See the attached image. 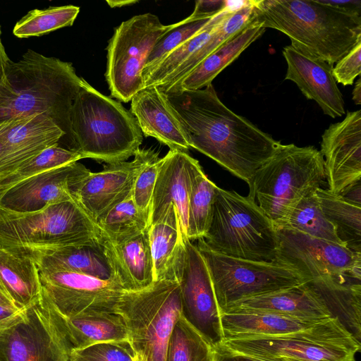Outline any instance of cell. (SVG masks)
Segmentation results:
<instances>
[{"mask_svg":"<svg viewBox=\"0 0 361 361\" xmlns=\"http://www.w3.org/2000/svg\"><path fill=\"white\" fill-rule=\"evenodd\" d=\"M55 312L70 351L97 343L128 341L127 329L116 313L88 312L66 317Z\"/></svg>","mask_w":361,"mask_h":361,"instance_id":"f1b7e54d","label":"cell"},{"mask_svg":"<svg viewBox=\"0 0 361 361\" xmlns=\"http://www.w3.org/2000/svg\"><path fill=\"white\" fill-rule=\"evenodd\" d=\"M111 7H121L128 4L137 3V1H106Z\"/></svg>","mask_w":361,"mask_h":361,"instance_id":"db71d44e","label":"cell"},{"mask_svg":"<svg viewBox=\"0 0 361 361\" xmlns=\"http://www.w3.org/2000/svg\"><path fill=\"white\" fill-rule=\"evenodd\" d=\"M252 20L287 35L295 50L332 66L361 41V16L323 0H255Z\"/></svg>","mask_w":361,"mask_h":361,"instance_id":"3957f363","label":"cell"},{"mask_svg":"<svg viewBox=\"0 0 361 361\" xmlns=\"http://www.w3.org/2000/svg\"><path fill=\"white\" fill-rule=\"evenodd\" d=\"M243 4V1H228V6L222 13L212 18L200 32L173 50L151 70L144 78V87L160 86L208 40L228 13L240 8Z\"/></svg>","mask_w":361,"mask_h":361,"instance_id":"836d02e7","label":"cell"},{"mask_svg":"<svg viewBox=\"0 0 361 361\" xmlns=\"http://www.w3.org/2000/svg\"><path fill=\"white\" fill-rule=\"evenodd\" d=\"M143 135L152 137L171 150L188 152L189 138L169 104L166 94L157 86L144 87L130 100V111Z\"/></svg>","mask_w":361,"mask_h":361,"instance_id":"603a6c76","label":"cell"},{"mask_svg":"<svg viewBox=\"0 0 361 361\" xmlns=\"http://www.w3.org/2000/svg\"><path fill=\"white\" fill-rule=\"evenodd\" d=\"M84 80L72 63L28 49L19 61L7 64L0 86V123L45 114L65 133L67 149L74 150L71 110Z\"/></svg>","mask_w":361,"mask_h":361,"instance_id":"7a4b0ae2","label":"cell"},{"mask_svg":"<svg viewBox=\"0 0 361 361\" xmlns=\"http://www.w3.org/2000/svg\"><path fill=\"white\" fill-rule=\"evenodd\" d=\"M73 149L106 164L125 161L140 149L143 134L121 103L84 80L71 110Z\"/></svg>","mask_w":361,"mask_h":361,"instance_id":"277c9868","label":"cell"},{"mask_svg":"<svg viewBox=\"0 0 361 361\" xmlns=\"http://www.w3.org/2000/svg\"><path fill=\"white\" fill-rule=\"evenodd\" d=\"M228 6V1H195L193 12L190 15L193 18H212L222 13Z\"/></svg>","mask_w":361,"mask_h":361,"instance_id":"f6af8a7d","label":"cell"},{"mask_svg":"<svg viewBox=\"0 0 361 361\" xmlns=\"http://www.w3.org/2000/svg\"><path fill=\"white\" fill-rule=\"evenodd\" d=\"M198 164V161L188 152L178 150L170 149L162 157L152 199L149 226L159 221L173 205L177 209L182 231L186 237L189 198Z\"/></svg>","mask_w":361,"mask_h":361,"instance_id":"ffe728a7","label":"cell"},{"mask_svg":"<svg viewBox=\"0 0 361 361\" xmlns=\"http://www.w3.org/2000/svg\"><path fill=\"white\" fill-rule=\"evenodd\" d=\"M181 312L179 283L165 279L140 290H126L116 313L123 319L135 353L147 361H165L168 342Z\"/></svg>","mask_w":361,"mask_h":361,"instance_id":"ba28073f","label":"cell"},{"mask_svg":"<svg viewBox=\"0 0 361 361\" xmlns=\"http://www.w3.org/2000/svg\"><path fill=\"white\" fill-rule=\"evenodd\" d=\"M90 172L75 161L31 176L0 189V207L16 213H30L75 200L77 189Z\"/></svg>","mask_w":361,"mask_h":361,"instance_id":"2e32d148","label":"cell"},{"mask_svg":"<svg viewBox=\"0 0 361 361\" xmlns=\"http://www.w3.org/2000/svg\"><path fill=\"white\" fill-rule=\"evenodd\" d=\"M287 63L285 80L295 82L308 99L316 102L331 118L345 114L344 100L333 75V66L305 56L290 45L283 49Z\"/></svg>","mask_w":361,"mask_h":361,"instance_id":"44dd1931","label":"cell"},{"mask_svg":"<svg viewBox=\"0 0 361 361\" xmlns=\"http://www.w3.org/2000/svg\"><path fill=\"white\" fill-rule=\"evenodd\" d=\"M265 30L252 20L245 27L201 61L168 92L196 90L212 84L213 80L259 38Z\"/></svg>","mask_w":361,"mask_h":361,"instance_id":"f546056e","label":"cell"},{"mask_svg":"<svg viewBox=\"0 0 361 361\" xmlns=\"http://www.w3.org/2000/svg\"><path fill=\"white\" fill-rule=\"evenodd\" d=\"M25 309L0 305V334L9 328L24 316Z\"/></svg>","mask_w":361,"mask_h":361,"instance_id":"bcb514c9","label":"cell"},{"mask_svg":"<svg viewBox=\"0 0 361 361\" xmlns=\"http://www.w3.org/2000/svg\"><path fill=\"white\" fill-rule=\"evenodd\" d=\"M255 0L228 13L208 40L158 87L167 93L209 54L245 27L252 20Z\"/></svg>","mask_w":361,"mask_h":361,"instance_id":"1f68e13d","label":"cell"},{"mask_svg":"<svg viewBox=\"0 0 361 361\" xmlns=\"http://www.w3.org/2000/svg\"><path fill=\"white\" fill-rule=\"evenodd\" d=\"M155 281L176 280L185 253L183 233L176 208L170 205L148 229Z\"/></svg>","mask_w":361,"mask_h":361,"instance_id":"4316f807","label":"cell"},{"mask_svg":"<svg viewBox=\"0 0 361 361\" xmlns=\"http://www.w3.org/2000/svg\"><path fill=\"white\" fill-rule=\"evenodd\" d=\"M349 200L361 204V181L347 188L343 192L339 194Z\"/></svg>","mask_w":361,"mask_h":361,"instance_id":"681fc988","label":"cell"},{"mask_svg":"<svg viewBox=\"0 0 361 361\" xmlns=\"http://www.w3.org/2000/svg\"><path fill=\"white\" fill-rule=\"evenodd\" d=\"M0 305L16 307L11 299L0 286Z\"/></svg>","mask_w":361,"mask_h":361,"instance_id":"f5cc1de1","label":"cell"},{"mask_svg":"<svg viewBox=\"0 0 361 361\" xmlns=\"http://www.w3.org/2000/svg\"><path fill=\"white\" fill-rule=\"evenodd\" d=\"M195 245L209 270L221 314L240 301L307 281L297 271L274 262L252 261L216 252L203 238L197 240Z\"/></svg>","mask_w":361,"mask_h":361,"instance_id":"9c48e42d","label":"cell"},{"mask_svg":"<svg viewBox=\"0 0 361 361\" xmlns=\"http://www.w3.org/2000/svg\"><path fill=\"white\" fill-rule=\"evenodd\" d=\"M203 239L216 252L252 261L274 262L277 249L276 228L257 202L218 186Z\"/></svg>","mask_w":361,"mask_h":361,"instance_id":"52a82bcc","label":"cell"},{"mask_svg":"<svg viewBox=\"0 0 361 361\" xmlns=\"http://www.w3.org/2000/svg\"><path fill=\"white\" fill-rule=\"evenodd\" d=\"M235 311L270 312L308 319L334 317L323 300L305 282L240 301L222 313Z\"/></svg>","mask_w":361,"mask_h":361,"instance_id":"484cf974","label":"cell"},{"mask_svg":"<svg viewBox=\"0 0 361 361\" xmlns=\"http://www.w3.org/2000/svg\"><path fill=\"white\" fill-rule=\"evenodd\" d=\"M0 138L4 150L0 156V178L44 149L61 141L65 133L47 114L36 113L14 117L0 123Z\"/></svg>","mask_w":361,"mask_h":361,"instance_id":"d6986e66","label":"cell"},{"mask_svg":"<svg viewBox=\"0 0 361 361\" xmlns=\"http://www.w3.org/2000/svg\"><path fill=\"white\" fill-rule=\"evenodd\" d=\"M1 26H0V43L1 42Z\"/></svg>","mask_w":361,"mask_h":361,"instance_id":"6f0895ef","label":"cell"},{"mask_svg":"<svg viewBox=\"0 0 361 361\" xmlns=\"http://www.w3.org/2000/svg\"><path fill=\"white\" fill-rule=\"evenodd\" d=\"M221 323L224 340L289 336L341 324L336 317L308 319L270 312L247 311L222 313Z\"/></svg>","mask_w":361,"mask_h":361,"instance_id":"7402d4cb","label":"cell"},{"mask_svg":"<svg viewBox=\"0 0 361 361\" xmlns=\"http://www.w3.org/2000/svg\"><path fill=\"white\" fill-rule=\"evenodd\" d=\"M102 237L112 242H120L149 228L148 220L135 204L132 193L116 204L95 221Z\"/></svg>","mask_w":361,"mask_h":361,"instance_id":"e575fe53","label":"cell"},{"mask_svg":"<svg viewBox=\"0 0 361 361\" xmlns=\"http://www.w3.org/2000/svg\"><path fill=\"white\" fill-rule=\"evenodd\" d=\"M0 286L16 307L25 309L42 295L39 270L30 257L0 249Z\"/></svg>","mask_w":361,"mask_h":361,"instance_id":"4dcf8cb0","label":"cell"},{"mask_svg":"<svg viewBox=\"0 0 361 361\" xmlns=\"http://www.w3.org/2000/svg\"><path fill=\"white\" fill-rule=\"evenodd\" d=\"M214 349L273 361H355L360 342L338 324L289 336L225 339Z\"/></svg>","mask_w":361,"mask_h":361,"instance_id":"30bf717a","label":"cell"},{"mask_svg":"<svg viewBox=\"0 0 361 361\" xmlns=\"http://www.w3.org/2000/svg\"><path fill=\"white\" fill-rule=\"evenodd\" d=\"M216 185L197 166L188 204L186 238L190 241L203 238L210 225Z\"/></svg>","mask_w":361,"mask_h":361,"instance_id":"8d00e7d4","label":"cell"},{"mask_svg":"<svg viewBox=\"0 0 361 361\" xmlns=\"http://www.w3.org/2000/svg\"><path fill=\"white\" fill-rule=\"evenodd\" d=\"M3 150H4V145H3L1 139L0 138V156L1 155V154L3 152Z\"/></svg>","mask_w":361,"mask_h":361,"instance_id":"9f6ffc18","label":"cell"},{"mask_svg":"<svg viewBox=\"0 0 361 361\" xmlns=\"http://www.w3.org/2000/svg\"><path fill=\"white\" fill-rule=\"evenodd\" d=\"M171 27L147 13L123 21L109 40L105 78L111 95L130 102L144 88L143 70L158 39Z\"/></svg>","mask_w":361,"mask_h":361,"instance_id":"8fae6325","label":"cell"},{"mask_svg":"<svg viewBox=\"0 0 361 361\" xmlns=\"http://www.w3.org/2000/svg\"><path fill=\"white\" fill-rule=\"evenodd\" d=\"M10 61L9 58L7 56L6 50L2 44L0 43V86L6 80V67L8 61Z\"/></svg>","mask_w":361,"mask_h":361,"instance_id":"f907efd6","label":"cell"},{"mask_svg":"<svg viewBox=\"0 0 361 361\" xmlns=\"http://www.w3.org/2000/svg\"><path fill=\"white\" fill-rule=\"evenodd\" d=\"M133 361H147L145 357L140 353H135Z\"/></svg>","mask_w":361,"mask_h":361,"instance_id":"11a10c76","label":"cell"},{"mask_svg":"<svg viewBox=\"0 0 361 361\" xmlns=\"http://www.w3.org/2000/svg\"><path fill=\"white\" fill-rule=\"evenodd\" d=\"M316 195L325 217L343 245L355 253H361V204L328 189L319 188Z\"/></svg>","mask_w":361,"mask_h":361,"instance_id":"d6a6232c","label":"cell"},{"mask_svg":"<svg viewBox=\"0 0 361 361\" xmlns=\"http://www.w3.org/2000/svg\"><path fill=\"white\" fill-rule=\"evenodd\" d=\"M153 149H139L130 161L107 164L90 172L81 182L75 198L94 221L132 193L134 182Z\"/></svg>","mask_w":361,"mask_h":361,"instance_id":"ac0fdd59","label":"cell"},{"mask_svg":"<svg viewBox=\"0 0 361 361\" xmlns=\"http://www.w3.org/2000/svg\"><path fill=\"white\" fill-rule=\"evenodd\" d=\"M100 236L95 221L76 200L30 213L0 207V249L15 253L44 251L91 243Z\"/></svg>","mask_w":361,"mask_h":361,"instance_id":"8992f818","label":"cell"},{"mask_svg":"<svg viewBox=\"0 0 361 361\" xmlns=\"http://www.w3.org/2000/svg\"><path fill=\"white\" fill-rule=\"evenodd\" d=\"M81 159H84L83 157L75 150L68 149L59 145H52L19 166L12 173L0 178V189Z\"/></svg>","mask_w":361,"mask_h":361,"instance_id":"ab89813d","label":"cell"},{"mask_svg":"<svg viewBox=\"0 0 361 361\" xmlns=\"http://www.w3.org/2000/svg\"><path fill=\"white\" fill-rule=\"evenodd\" d=\"M274 262L297 271L307 281L321 276L341 277L361 260V253L286 227L276 228Z\"/></svg>","mask_w":361,"mask_h":361,"instance_id":"5bb4252c","label":"cell"},{"mask_svg":"<svg viewBox=\"0 0 361 361\" xmlns=\"http://www.w3.org/2000/svg\"><path fill=\"white\" fill-rule=\"evenodd\" d=\"M361 73V41L333 67V75L336 82L344 86L353 84Z\"/></svg>","mask_w":361,"mask_h":361,"instance_id":"ee69618b","label":"cell"},{"mask_svg":"<svg viewBox=\"0 0 361 361\" xmlns=\"http://www.w3.org/2000/svg\"><path fill=\"white\" fill-rule=\"evenodd\" d=\"M42 293L60 315L116 313L126 290L116 281L65 271H39Z\"/></svg>","mask_w":361,"mask_h":361,"instance_id":"4fadbf2b","label":"cell"},{"mask_svg":"<svg viewBox=\"0 0 361 361\" xmlns=\"http://www.w3.org/2000/svg\"><path fill=\"white\" fill-rule=\"evenodd\" d=\"M353 100L355 104H361V80L357 79L353 91Z\"/></svg>","mask_w":361,"mask_h":361,"instance_id":"816d5d0a","label":"cell"},{"mask_svg":"<svg viewBox=\"0 0 361 361\" xmlns=\"http://www.w3.org/2000/svg\"><path fill=\"white\" fill-rule=\"evenodd\" d=\"M161 163L162 158L159 157L158 153L153 150L136 177L132 190L133 202L148 220L149 224L153 192Z\"/></svg>","mask_w":361,"mask_h":361,"instance_id":"b9f144b4","label":"cell"},{"mask_svg":"<svg viewBox=\"0 0 361 361\" xmlns=\"http://www.w3.org/2000/svg\"><path fill=\"white\" fill-rule=\"evenodd\" d=\"M79 11L80 8L73 5L33 9L16 23L13 33L18 38H27L71 26Z\"/></svg>","mask_w":361,"mask_h":361,"instance_id":"f35d334b","label":"cell"},{"mask_svg":"<svg viewBox=\"0 0 361 361\" xmlns=\"http://www.w3.org/2000/svg\"><path fill=\"white\" fill-rule=\"evenodd\" d=\"M325 302L332 315L360 342V281L348 275L321 276L305 282Z\"/></svg>","mask_w":361,"mask_h":361,"instance_id":"83f0119b","label":"cell"},{"mask_svg":"<svg viewBox=\"0 0 361 361\" xmlns=\"http://www.w3.org/2000/svg\"><path fill=\"white\" fill-rule=\"evenodd\" d=\"M165 94L191 148L247 184L281 144L228 109L219 98L212 84L200 90Z\"/></svg>","mask_w":361,"mask_h":361,"instance_id":"6da1fadb","label":"cell"},{"mask_svg":"<svg viewBox=\"0 0 361 361\" xmlns=\"http://www.w3.org/2000/svg\"><path fill=\"white\" fill-rule=\"evenodd\" d=\"M281 227L343 245L337 237L334 227L325 217L316 192L303 198Z\"/></svg>","mask_w":361,"mask_h":361,"instance_id":"74e56055","label":"cell"},{"mask_svg":"<svg viewBox=\"0 0 361 361\" xmlns=\"http://www.w3.org/2000/svg\"><path fill=\"white\" fill-rule=\"evenodd\" d=\"M214 347L180 314L170 336L165 361H215Z\"/></svg>","mask_w":361,"mask_h":361,"instance_id":"d590c367","label":"cell"},{"mask_svg":"<svg viewBox=\"0 0 361 361\" xmlns=\"http://www.w3.org/2000/svg\"><path fill=\"white\" fill-rule=\"evenodd\" d=\"M335 7L344 9L347 11L356 13L361 16V1L360 0H348V1H334V0H323Z\"/></svg>","mask_w":361,"mask_h":361,"instance_id":"c3c4849f","label":"cell"},{"mask_svg":"<svg viewBox=\"0 0 361 361\" xmlns=\"http://www.w3.org/2000/svg\"><path fill=\"white\" fill-rule=\"evenodd\" d=\"M325 178L324 159L317 149L281 143L249 182L248 195L257 200L276 228L303 198L321 188Z\"/></svg>","mask_w":361,"mask_h":361,"instance_id":"5b68a950","label":"cell"},{"mask_svg":"<svg viewBox=\"0 0 361 361\" xmlns=\"http://www.w3.org/2000/svg\"><path fill=\"white\" fill-rule=\"evenodd\" d=\"M134 355L129 341H109L73 350L69 361H133Z\"/></svg>","mask_w":361,"mask_h":361,"instance_id":"7bdbcfd3","label":"cell"},{"mask_svg":"<svg viewBox=\"0 0 361 361\" xmlns=\"http://www.w3.org/2000/svg\"><path fill=\"white\" fill-rule=\"evenodd\" d=\"M330 191L341 194L361 180V111H348L322 135L321 150Z\"/></svg>","mask_w":361,"mask_h":361,"instance_id":"e0dca14e","label":"cell"},{"mask_svg":"<svg viewBox=\"0 0 361 361\" xmlns=\"http://www.w3.org/2000/svg\"><path fill=\"white\" fill-rule=\"evenodd\" d=\"M212 18H193L189 16L171 25L170 29L158 39L149 55L142 73L143 78L169 53L200 32Z\"/></svg>","mask_w":361,"mask_h":361,"instance_id":"60d3db41","label":"cell"},{"mask_svg":"<svg viewBox=\"0 0 361 361\" xmlns=\"http://www.w3.org/2000/svg\"><path fill=\"white\" fill-rule=\"evenodd\" d=\"M215 361H273L247 355L230 353L215 349Z\"/></svg>","mask_w":361,"mask_h":361,"instance_id":"7dc6e473","label":"cell"},{"mask_svg":"<svg viewBox=\"0 0 361 361\" xmlns=\"http://www.w3.org/2000/svg\"><path fill=\"white\" fill-rule=\"evenodd\" d=\"M16 254L32 258L36 263L39 271H71L85 274L102 280L118 282L114 271L99 242V238L88 244L69 245L49 250L29 251Z\"/></svg>","mask_w":361,"mask_h":361,"instance_id":"d4e9b609","label":"cell"},{"mask_svg":"<svg viewBox=\"0 0 361 361\" xmlns=\"http://www.w3.org/2000/svg\"><path fill=\"white\" fill-rule=\"evenodd\" d=\"M148 229L120 242L99 238L116 279L126 290H140L155 281Z\"/></svg>","mask_w":361,"mask_h":361,"instance_id":"cb8c5ba5","label":"cell"},{"mask_svg":"<svg viewBox=\"0 0 361 361\" xmlns=\"http://www.w3.org/2000/svg\"><path fill=\"white\" fill-rule=\"evenodd\" d=\"M185 253L177 281L181 314L214 347L224 340L221 312L207 264L196 245L185 236Z\"/></svg>","mask_w":361,"mask_h":361,"instance_id":"9a60e30c","label":"cell"},{"mask_svg":"<svg viewBox=\"0 0 361 361\" xmlns=\"http://www.w3.org/2000/svg\"><path fill=\"white\" fill-rule=\"evenodd\" d=\"M57 315L42 293L23 317L0 334V361H69Z\"/></svg>","mask_w":361,"mask_h":361,"instance_id":"7c38bea8","label":"cell"}]
</instances>
